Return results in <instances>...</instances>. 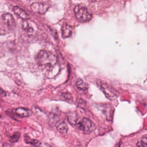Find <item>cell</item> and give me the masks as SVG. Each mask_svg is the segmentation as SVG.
Wrapping results in <instances>:
<instances>
[{"mask_svg": "<svg viewBox=\"0 0 147 147\" xmlns=\"http://www.w3.org/2000/svg\"><path fill=\"white\" fill-rule=\"evenodd\" d=\"M36 60L39 65L49 70L54 68L57 62L56 56L45 50H41L38 53Z\"/></svg>", "mask_w": 147, "mask_h": 147, "instance_id": "6da1fadb", "label": "cell"}, {"mask_svg": "<svg viewBox=\"0 0 147 147\" xmlns=\"http://www.w3.org/2000/svg\"><path fill=\"white\" fill-rule=\"evenodd\" d=\"M63 97L66 99L67 100H69V101H72V98L71 97V95L68 94V93H65V94H63Z\"/></svg>", "mask_w": 147, "mask_h": 147, "instance_id": "e0dca14e", "label": "cell"}, {"mask_svg": "<svg viewBox=\"0 0 147 147\" xmlns=\"http://www.w3.org/2000/svg\"><path fill=\"white\" fill-rule=\"evenodd\" d=\"M77 127L86 133H90L93 131L95 128V125L89 119L83 118L77 123Z\"/></svg>", "mask_w": 147, "mask_h": 147, "instance_id": "3957f363", "label": "cell"}, {"mask_svg": "<svg viewBox=\"0 0 147 147\" xmlns=\"http://www.w3.org/2000/svg\"><path fill=\"white\" fill-rule=\"evenodd\" d=\"M13 11L18 17L24 20H28L30 18L29 14L25 11L23 9L20 8L17 6H15L13 7Z\"/></svg>", "mask_w": 147, "mask_h": 147, "instance_id": "9c48e42d", "label": "cell"}, {"mask_svg": "<svg viewBox=\"0 0 147 147\" xmlns=\"http://www.w3.org/2000/svg\"><path fill=\"white\" fill-rule=\"evenodd\" d=\"M3 147H12L8 143H4L3 145Z\"/></svg>", "mask_w": 147, "mask_h": 147, "instance_id": "d6986e66", "label": "cell"}, {"mask_svg": "<svg viewBox=\"0 0 147 147\" xmlns=\"http://www.w3.org/2000/svg\"><path fill=\"white\" fill-rule=\"evenodd\" d=\"M57 130L61 133H67L68 130V127L67 123L63 121H59L56 124Z\"/></svg>", "mask_w": 147, "mask_h": 147, "instance_id": "30bf717a", "label": "cell"}, {"mask_svg": "<svg viewBox=\"0 0 147 147\" xmlns=\"http://www.w3.org/2000/svg\"><path fill=\"white\" fill-rule=\"evenodd\" d=\"M76 86L78 88H79L80 90H87L88 89V85L84 82L81 79H78L76 83Z\"/></svg>", "mask_w": 147, "mask_h": 147, "instance_id": "7c38bea8", "label": "cell"}, {"mask_svg": "<svg viewBox=\"0 0 147 147\" xmlns=\"http://www.w3.org/2000/svg\"><path fill=\"white\" fill-rule=\"evenodd\" d=\"M100 87L101 90L103 91V93L109 99H114L116 98V94L114 90L106 83H100Z\"/></svg>", "mask_w": 147, "mask_h": 147, "instance_id": "5b68a950", "label": "cell"}, {"mask_svg": "<svg viewBox=\"0 0 147 147\" xmlns=\"http://www.w3.org/2000/svg\"><path fill=\"white\" fill-rule=\"evenodd\" d=\"M68 119L69 122L72 124H76L77 121H78V117H77V115L74 112H72V113H69L68 115Z\"/></svg>", "mask_w": 147, "mask_h": 147, "instance_id": "5bb4252c", "label": "cell"}, {"mask_svg": "<svg viewBox=\"0 0 147 147\" xmlns=\"http://www.w3.org/2000/svg\"><path fill=\"white\" fill-rule=\"evenodd\" d=\"M146 26H147V17H146Z\"/></svg>", "mask_w": 147, "mask_h": 147, "instance_id": "ffe728a7", "label": "cell"}, {"mask_svg": "<svg viewBox=\"0 0 147 147\" xmlns=\"http://www.w3.org/2000/svg\"><path fill=\"white\" fill-rule=\"evenodd\" d=\"M30 7L33 12L44 14L47 11L49 8V5L44 2H34L31 5Z\"/></svg>", "mask_w": 147, "mask_h": 147, "instance_id": "277c9868", "label": "cell"}, {"mask_svg": "<svg viewBox=\"0 0 147 147\" xmlns=\"http://www.w3.org/2000/svg\"><path fill=\"white\" fill-rule=\"evenodd\" d=\"M25 141L26 143L28 144H30L34 146H40V145H41V143L40 141L37 140H34V139H32L30 137H29L27 135L25 136Z\"/></svg>", "mask_w": 147, "mask_h": 147, "instance_id": "8fae6325", "label": "cell"}, {"mask_svg": "<svg viewBox=\"0 0 147 147\" xmlns=\"http://www.w3.org/2000/svg\"><path fill=\"white\" fill-rule=\"evenodd\" d=\"M76 18L81 22L89 21L92 18V13L86 7L81 5H76L74 9Z\"/></svg>", "mask_w": 147, "mask_h": 147, "instance_id": "7a4b0ae2", "label": "cell"}, {"mask_svg": "<svg viewBox=\"0 0 147 147\" xmlns=\"http://www.w3.org/2000/svg\"><path fill=\"white\" fill-rule=\"evenodd\" d=\"M2 20L5 25L10 29H13L15 25V21L13 16L8 13L2 15Z\"/></svg>", "mask_w": 147, "mask_h": 147, "instance_id": "8992f818", "label": "cell"}, {"mask_svg": "<svg viewBox=\"0 0 147 147\" xmlns=\"http://www.w3.org/2000/svg\"><path fill=\"white\" fill-rule=\"evenodd\" d=\"M20 137V132H16L14 133V134L10 137V141L11 142H17Z\"/></svg>", "mask_w": 147, "mask_h": 147, "instance_id": "2e32d148", "label": "cell"}, {"mask_svg": "<svg viewBox=\"0 0 147 147\" xmlns=\"http://www.w3.org/2000/svg\"><path fill=\"white\" fill-rule=\"evenodd\" d=\"M22 28L29 34H32L33 32V28L30 26V25L26 21H24L22 23Z\"/></svg>", "mask_w": 147, "mask_h": 147, "instance_id": "4fadbf2b", "label": "cell"}, {"mask_svg": "<svg viewBox=\"0 0 147 147\" xmlns=\"http://www.w3.org/2000/svg\"><path fill=\"white\" fill-rule=\"evenodd\" d=\"M138 147H147V136L143 137L140 142L137 144Z\"/></svg>", "mask_w": 147, "mask_h": 147, "instance_id": "9a60e30c", "label": "cell"}, {"mask_svg": "<svg viewBox=\"0 0 147 147\" xmlns=\"http://www.w3.org/2000/svg\"><path fill=\"white\" fill-rule=\"evenodd\" d=\"M40 147H52V146H51L50 145L48 144L44 143V144H41V145H40Z\"/></svg>", "mask_w": 147, "mask_h": 147, "instance_id": "ac0fdd59", "label": "cell"}, {"mask_svg": "<svg viewBox=\"0 0 147 147\" xmlns=\"http://www.w3.org/2000/svg\"><path fill=\"white\" fill-rule=\"evenodd\" d=\"M15 113L21 117H27L30 116L32 112L30 109H26V108H24V107H19L17 108L14 111Z\"/></svg>", "mask_w": 147, "mask_h": 147, "instance_id": "ba28073f", "label": "cell"}, {"mask_svg": "<svg viewBox=\"0 0 147 147\" xmlns=\"http://www.w3.org/2000/svg\"><path fill=\"white\" fill-rule=\"evenodd\" d=\"M73 28L67 23H64L61 28V34L63 38H68L71 37L72 34Z\"/></svg>", "mask_w": 147, "mask_h": 147, "instance_id": "52a82bcc", "label": "cell"}]
</instances>
